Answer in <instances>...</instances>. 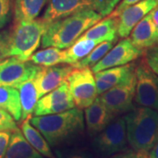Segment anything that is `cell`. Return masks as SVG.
Listing matches in <instances>:
<instances>
[{"label": "cell", "instance_id": "cell-1", "mask_svg": "<svg viewBox=\"0 0 158 158\" xmlns=\"http://www.w3.org/2000/svg\"><path fill=\"white\" fill-rule=\"evenodd\" d=\"M30 122L53 148L69 145L82 137L85 132V114L77 107L56 114L34 116Z\"/></svg>", "mask_w": 158, "mask_h": 158}, {"label": "cell", "instance_id": "cell-35", "mask_svg": "<svg viewBox=\"0 0 158 158\" xmlns=\"http://www.w3.org/2000/svg\"><path fill=\"white\" fill-rule=\"evenodd\" d=\"M148 158H158V135L153 147L151 148V149L148 154Z\"/></svg>", "mask_w": 158, "mask_h": 158}, {"label": "cell", "instance_id": "cell-21", "mask_svg": "<svg viewBox=\"0 0 158 158\" xmlns=\"http://www.w3.org/2000/svg\"><path fill=\"white\" fill-rule=\"evenodd\" d=\"M20 130L30 145L40 155L47 158H56L52 152L50 145L47 141L45 137L35 127L31 124L30 118L23 120Z\"/></svg>", "mask_w": 158, "mask_h": 158}, {"label": "cell", "instance_id": "cell-9", "mask_svg": "<svg viewBox=\"0 0 158 158\" xmlns=\"http://www.w3.org/2000/svg\"><path fill=\"white\" fill-rule=\"evenodd\" d=\"M135 86L136 77L134 70L121 83L98 97L109 110L119 116L120 114L128 113L134 108L133 101L135 95Z\"/></svg>", "mask_w": 158, "mask_h": 158}, {"label": "cell", "instance_id": "cell-17", "mask_svg": "<svg viewBox=\"0 0 158 158\" xmlns=\"http://www.w3.org/2000/svg\"><path fill=\"white\" fill-rule=\"evenodd\" d=\"M135 62H130L122 66L106 69L94 73L97 91L100 95L121 83L135 69Z\"/></svg>", "mask_w": 158, "mask_h": 158}, {"label": "cell", "instance_id": "cell-6", "mask_svg": "<svg viewBox=\"0 0 158 158\" xmlns=\"http://www.w3.org/2000/svg\"><path fill=\"white\" fill-rule=\"evenodd\" d=\"M92 138V148L102 158L127 150L128 141L124 116H117L105 129Z\"/></svg>", "mask_w": 158, "mask_h": 158}, {"label": "cell", "instance_id": "cell-16", "mask_svg": "<svg viewBox=\"0 0 158 158\" xmlns=\"http://www.w3.org/2000/svg\"><path fill=\"white\" fill-rule=\"evenodd\" d=\"M130 34L133 44L141 50L145 51L158 46V29L150 13L136 24Z\"/></svg>", "mask_w": 158, "mask_h": 158}, {"label": "cell", "instance_id": "cell-37", "mask_svg": "<svg viewBox=\"0 0 158 158\" xmlns=\"http://www.w3.org/2000/svg\"><path fill=\"white\" fill-rule=\"evenodd\" d=\"M3 62V60H1V61H0V64H1V62Z\"/></svg>", "mask_w": 158, "mask_h": 158}, {"label": "cell", "instance_id": "cell-25", "mask_svg": "<svg viewBox=\"0 0 158 158\" xmlns=\"http://www.w3.org/2000/svg\"><path fill=\"white\" fill-rule=\"evenodd\" d=\"M99 42L90 39L80 38L77 40L69 48H66V64L73 66L85 58Z\"/></svg>", "mask_w": 158, "mask_h": 158}, {"label": "cell", "instance_id": "cell-4", "mask_svg": "<svg viewBox=\"0 0 158 158\" xmlns=\"http://www.w3.org/2000/svg\"><path fill=\"white\" fill-rule=\"evenodd\" d=\"M50 23L42 18L15 23L11 31L9 57L28 61L41 43L43 34Z\"/></svg>", "mask_w": 158, "mask_h": 158}, {"label": "cell", "instance_id": "cell-33", "mask_svg": "<svg viewBox=\"0 0 158 158\" xmlns=\"http://www.w3.org/2000/svg\"><path fill=\"white\" fill-rule=\"evenodd\" d=\"M106 158H148V154L135 151L133 149H127L123 152L118 153Z\"/></svg>", "mask_w": 158, "mask_h": 158}, {"label": "cell", "instance_id": "cell-24", "mask_svg": "<svg viewBox=\"0 0 158 158\" xmlns=\"http://www.w3.org/2000/svg\"><path fill=\"white\" fill-rule=\"evenodd\" d=\"M0 108L7 111L16 121H20L21 106L17 89L0 86Z\"/></svg>", "mask_w": 158, "mask_h": 158}, {"label": "cell", "instance_id": "cell-20", "mask_svg": "<svg viewBox=\"0 0 158 158\" xmlns=\"http://www.w3.org/2000/svg\"><path fill=\"white\" fill-rule=\"evenodd\" d=\"M21 106V119L20 121L32 118L36 104L39 100L38 90L34 78L24 82L17 88Z\"/></svg>", "mask_w": 158, "mask_h": 158}, {"label": "cell", "instance_id": "cell-15", "mask_svg": "<svg viewBox=\"0 0 158 158\" xmlns=\"http://www.w3.org/2000/svg\"><path fill=\"white\" fill-rule=\"evenodd\" d=\"M116 117L117 115L109 110L98 97L90 106L85 109V120L88 135L90 137L98 135Z\"/></svg>", "mask_w": 158, "mask_h": 158}, {"label": "cell", "instance_id": "cell-30", "mask_svg": "<svg viewBox=\"0 0 158 158\" xmlns=\"http://www.w3.org/2000/svg\"><path fill=\"white\" fill-rule=\"evenodd\" d=\"M11 43V31H0V61L9 58Z\"/></svg>", "mask_w": 158, "mask_h": 158}, {"label": "cell", "instance_id": "cell-8", "mask_svg": "<svg viewBox=\"0 0 158 158\" xmlns=\"http://www.w3.org/2000/svg\"><path fill=\"white\" fill-rule=\"evenodd\" d=\"M66 80L76 107L85 109L98 97L94 73L90 68H74Z\"/></svg>", "mask_w": 158, "mask_h": 158}, {"label": "cell", "instance_id": "cell-28", "mask_svg": "<svg viewBox=\"0 0 158 158\" xmlns=\"http://www.w3.org/2000/svg\"><path fill=\"white\" fill-rule=\"evenodd\" d=\"M14 9V0H0V29L11 20Z\"/></svg>", "mask_w": 158, "mask_h": 158}, {"label": "cell", "instance_id": "cell-36", "mask_svg": "<svg viewBox=\"0 0 158 158\" xmlns=\"http://www.w3.org/2000/svg\"><path fill=\"white\" fill-rule=\"evenodd\" d=\"M150 15H151V17H152V19L154 23H155V25H156V27H157L158 29V6L152 10V11H150Z\"/></svg>", "mask_w": 158, "mask_h": 158}, {"label": "cell", "instance_id": "cell-11", "mask_svg": "<svg viewBox=\"0 0 158 158\" xmlns=\"http://www.w3.org/2000/svg\"><path fill=\"white\" fill-rule=\"evenodd\" d=\"M76 107L67 80L57 88L40 98L34 109V116L56 114Z\"/></svg>", "mask_w": 158, "mask_h": 158}, {"label": "cell", "instance_id": "cell-18", "mask_svg": "<svg viewBox=\"0 0 158 158\" xmlns=\"http://www.w3.org/2000/svg\"><path fill=\"white\" fill-rule=\"evenodd\" d=\"M118 24V18L108 15L85 31L80 38L93 40L99 43L102 41H117Z\"/></svg>", "mask_w": 158, "mask_h": 158}, {"label": "cell", "instance_id": "cell-31", "mask_svg": "<svg viewBox=\"0 0 158 158\" xmlns=\"http://www.w3.org/2000/svg\"><path fill=\"white\" fill-rule=\"evenodd\" d=\"M144 57L150 68L158 76V46L144 51Z\"/></svg>", "mask_w": 158, "mask_h": 158}, {"label": "cell", "instance_id": "cell-5", "mask_svg": "<svg viewBox=\"0 0 158 158\" xmlns=\"http://www.w3.org/2000/svg\"><path fill=\"white\" fill-rule=\"evenodd\" d=\"M121 0H49L42 19L51 23L78 11L91 10L107 17Z\"/></svg>", "mask_w": 158, "mask_h": 158}, {"label": "cell", "instance_id": "cell-29", "mask_svg": "<svg viewBox=\"0 0 158 158\" xmlns=\"http://www.w3.org/2000/svg\"><path fill=\"white\" fill-rule=\"evenodd\" d=\"M18 127L16 120L7 111L0 108V131H14Z\"/></svg>", "mask_w": 158, "mask_h": 158}, {"label": "cell", "instance_id": "cell-13", "mask_svg": "<svg viewBox=\"0 0 158 158\" xmlns=\"http://www.w3.org/2000/svg\"><path fill=\"white\" fill-rule=\"evenodd\" d=\"M157 6L158 0H141L126 8L118 17V37L127 38L136 24Z\"/></svg>", "mask_w": 158, "mask_h": 158}, {"label": "cell", "instance_id": "cell-19", "mask_svg": "<svg viewBox=\"0 0 158 158\" xmlns=\"http://www.w3.org/2000/svg\"><path fill=\"white\" fill-rule=\"evenodd\" d=\"M5 158H43L30 145L19 128L11 132L10 142Z\"/></svg>", "mask_w": 158, "mask_h": 158}, {"label": "cell", "instance_id": "cell-2", "mask_svg": "<svg viewBox=\"0 0 158 158\" xmlns=\"http://www.w3.org/2000/svg\"><path fill=\"white\" fill-rule=\"evenodd\" d=\"M102 19L96 11L86 10L53 21L43 34L41 45L43 48L56 47L66 49Z\"/></svg>", "mask_w": 158, "mask_h": 158}, {"label": "cell", "instance_id": "cell-23", "mask_svg": "<svg viewBox=\"0 0 158 158\" xmlns=\"http://www.w3.org/2000/svg\"><path fill=\"white\" fill-rule=\"evenodd\" d=\"M66 49L47 47L42 50L34 52L28 61L40 67H51L58 64H66Z\"/></svg>", "mask_w": 158, "mask_h": 158}, {"label": "cell", "instance_id": "cell-26", "mask_svg": "<svg viewBox=\"0 0 158 158\" xmlns=\"http://www.w3.org/2000/svg\"><path fill=\"white\" fill-rule=\"evenodd\" d=\"M116 42L117 41H102L98 43L85 58L73 65V67L76 69H91L107 54Z\"/></svg>", "mask_w": 158, "mask_h": 158}, {"label": "cell", "instance_id": "cell-14", "mask_svg": "<svg viewBox=\"0 0 158 158\" xmlns=\"http://www.w3.org/2000/svg\"><path fill=\"white\" fill-rule=\"evenodd\" d=\"M74 69L71 65H55L51 67H40L34 77L38 90L39 98L46 95L51 90L57 88L65 81Z\"/></svg>", "mask_w": 158, "mask_h": 158}, {"label": "cell", "instance_id": "cell-12", "mask_svg": "<svg viewBox=\"0 0 158 158\" xmlns=\"http://www.w3.org/2000/svg\"><path fill=\"white\" fill-rule=\"evenodd\" d=\"M143 54L144 51L136 48L130 38H124L118 44L113 46L107 54L91 68V70L95 73L106 69L122 66L134 62Z\"/></svg>", "mask_w": 158, "mask_h": 158}, {"label": "cell", "instance_id": "cell-32", "mask_svg": "<svg viewBox=\"0 0 158 158\" xmlns=\"http://www.w3.org/2000/svg\"><path fill=\"white\" fill-rule=\"evenodd\" d=\"M11 135V131H0V158H5Z\"/></svg>", "mask_w": 158, "mask_h": 158}, {"label": "cell", "instance_id": "cell-3", "mask_svg": "<svg viewBox=\"0 0 158 158\" xmlns=\"http://www.w3.org/2000/svg\"><path fill=\"white\" fill-rule=\"evenodd\" d=\"M127 141L135 151L148 154L158 135V112L152 108L134 107L124 116Z\"/></svg>", "mask_w": 158, "mask_h": 158}, {"label": "cell", "instance_id": "cell-27", "mask_svg": "<svg viewBox=\"0 0 158 158\" xmlns=\"http://www.w3.org/2000/svg\"><path fill=\"white\" fill-rule=\"evenodd\" d=\"M56 158H94L90 152L77 148H60L55 150Z\"/></svg>", "mask_w": 158, "mask_h": 158}, {"label": "cell", "instance_id": "cell-7", "mask_svg": "<svg viewBox=\"0 0 158 158\" xmlns=\"http://www.w3.org/2000/svg\"><path fill=\"white\" fill-rule=\"evenodd\" d=\"M136 77L135 100L141 106L158 112V76L146 61L141 58L135 69Z\"/></svg>", "mask_w": 158, "mask_h": 158}, {"label": "cell", "instance_id": "cell-10", "mask_svg": "<svg viewBox=\"0 0 158 158\" xmlns=\"http://www.w3.org/2000/svg\"><path fill=\"white\" fill-rule=\"evenodd\" d=\"M40 68L30 61H19L14 57L4 59L0 64V86L17 89L24 82L34 78Z\"/></svg>", "mask_w": 158, "mask_h": 158}, {"label": "cell", "instance_id": "cell-22", "mask_svg": "<svg viewBox=\"0 0 158 158\" xmlns=\"http://www.w3.org/2000/svg\"><path fill=\"white\" fill-rule=\"evenodd\" d=\"M49 0H14V21L33 20L37 19Z\"/></svg>", "mask_w": 158, "mask_h": 158}, {"label": "cell", "instance_id": "cell-34", "mask_svg": "<svg viewBox=\"0 0 158 158\" xmlns=\"http://www.w3.org/2000/svg\"><path fill=\"white\" fill-rule=\"evenodd\" d=\"M140 1H141V0H121L119 2V4L115 7V9L113 10V12L110 15L113 16V17L118 18L120 15V13L124 11L126 8L133 6V5H135V4L140 2Z\"/></svg>", "mask_w": 158, "mask_h": 158}]
</instances>
